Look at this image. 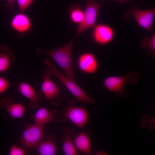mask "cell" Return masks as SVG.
Instances as JSON below:
<instances>
[{
    "label": "cell",
    "mask_w": 155,
    "mask_h": 155,
    "mask_svg": "<svg viewBox=\"0 0 155 155\" xmlns=\"http://www.w3.org/2000/svg\"><path fill=\"white\" fill-rule=\"evenodd\" d=\"M44 62L47 68L41 73L42 78L45 77H51L54 76L57 78L65 87L69 90L71 94L78 101L91 104H94L96 100L90 97L76 83L64 75L54 65L51 60L46 58Z\"/></svg>",
    "instance_id": "1"
},
{
    "label": "cell",
    "mask_w": 155,
    "mask_h": 155,
    "mask_svg": "<svg viewBox=\"0 0 155 155\" xmlns=\"http://www.w3.org/2000/svg\"><path fill=\"white\" fill-rule=\"evenodd\" d=\"M75 37L64 45L56 49L46 51L38 48V55L43 54L50 56L65 72L66 75L71 80L76 82L74 76L72 51Z\"/></svg>",
    "instance_id": "2"
},
{
    "label": "cell",
    "mask_w": 155,
    "mask_h": 155,
    "mask_svg": "<svg viewBox=\"0 0 155 155\" xmlns=\"http://www.w3.org/2000/svg\"><path fill=\"white\" fill-rule=\"evenodd\" d=\"M140 78V74L133 71L122 76H111L104 79L103 87L116 93L117 98L126 96L129 94L128 91L124 90L126 83L136 84Z\"/></svg>",
    "instance_id": "3"
},
{
    "label": "cell",
    "mask_w": 155,
    "mask_h": 155,
    "mask_svg": "<svg viewBox=\"0 0 155 155\" xmlns=\"http://www.w3.org/2000/svg\"><path fill=\"white\" fill-rule=\"evenodd\" d=\"M43 81L41 86V90L49 103L55 106L59 105L63 100L65 94V86L60 82L56 84L50 77L42 78Z\"/></svg>",
    "instance_id": "4"
},
{
    "label": "cell",
    "mask_w": 155,
    "mask_h": 155,
    "mask_svg": "<svg viewBox=\"0 0 155 155\" xmlns=\"http://www.w3.org/2000/svg\"><path fill=\"white\" fill-rule=\"evenodd\" d=\"M44 135L43 126L35 123L27 125L20 139L23 149L28 152L32 148L36 147L42 141Z\"/></svg>",
    "instance_id": "5"
},
{
    "label": "cell",
    "mask_w": 155,
    "mask_h": 155,
    "mask_svg": "<svg viewBox=\"0 0 155 155\" xmlns=\"http://www.w3.org/2000/svg\"><path fill=\"white\" fill-rule=\"evenodd\" d=\"M155 14V9L141 10L137 7L131 8L124 16L126 20H130L133 17L140 26L151 31Z\"/></svg>",
    "instance_id": "6"
},
{
    "label": "cell",
    "mask_w": 155,
    "mask_h": 155,
    "mask_svg": "<svg viewBox=\"0 0 155 155\" xmlns=\"http://www.w3.org/2000/svg\"><path fill=\"white\" fill-rule=\"evenodd\" d=\"M87 3L82 22L79 24L75 38L76 39L84 31L94 28L101 4L93 0H86Z\"/></svg>",
    "instance_id": "7"
},
{
    "label": "cell",
    "mask_w": 155,
    "mask_h": 155,
    "mask_svg": "<svg viewBox=\"0 0 155 155\" xmlns=\"http://www.w3.org/2000/svg\"><path fill=\"white\" fill-rule=\"evenodd\" d=\"M73 103L72 101L69 102L64 111L63 115L77 127L83 129L88 121V112L85 108L75 106Z\"/></svg>",
    "instance_id": "8"
},
{
    "label": "cell",
    "mask_w": 155,
    "mask_h": 155,
    "mask_svg": "<svg viewBox=\"0 0 155 155\" xmlns=\"http://www.w3.org/2000/svg\"><path fill=\"white\" fill-rule=\"evenodd\" d=\"M34 119V123L43 126L51 122L64 123L67 119L57 111H51L46 108L42 107L36 111Z\"/></svg>",
    "instance_id": "9"
},
{
    "label": "cell",
    "mask_w": 155,
    "mask_h": 155,
    "mask_svg": "<svg viewBox=\"0 0 155 155\" xmlns=\"http://www.w3.org/2000/svg\"><path fill=\"white\" fill-rule=\"evenodd\" d=\"M114 32L113 29L105 24L95 25L92 33V38L97 44L105 45L110 42L113 39Z\"/></svg>",
    "instance_id": "10"
},
{
    "label": "cell",
    "mask_w": 155,
    "mask_h": 155,
    "mask_svg": "<svg viewBox=\"0 0 155 155\" xmlns=\"http://www.w3.org/2000/svg\"><path fill=\"white\" fill-rule=\"evenodd\" d=\"M77 64L80 70L88 74L95 73L98 68V63L94 55L90 52H86L79 57Z\"/></svg>",
    "instance_id": "11"
},
{
    "label": "cell",
    "mask_w": 155,
    "mask_h": 155,
    "mask_svg": "<svg viewBox=\"0 0 155 155\" xmlns=\"http://www.w3.org/2000/svg\"><path fill=\"white\" fill-rule=\"evenodd\" d=\"M11 27L20 34H23L30 31L32 24L30 18L23 12L15 14L11 19Z\"/></svg>",
    "instance_id": "12"
},
{
    "label": "cell",
    "mask_w": 155,
    "mask_h": 155,
    "mask_svg": "<svg viewBox=\"0 0 155 155\" xmlns=\"http://www.w3.org/2000/svg\"><path fill=\"white\" fill-rule=\"evenodd\" d=\"M18 90L19 92L30 101L29 106L32 108L39 107L42 100V94L37 92L29 84L21 82L18 85Z\"/></svg>",
    "instance_id": "13"
},
{
    "label": "cell",
    "mask_w": 155,
    "mask_h": 155,
    "mask_svg": "<svg viewBox=\"0 0 155 155\" xmlns=\"http://www.w3.org/2000/svg\"><path fill=\"white\" fill-rule=\"evenodd\" d=\"M0 108L5 110L12 119L22 118L25 111V106L22 104L14 103L12 100L8 98L0 100Z\"/></svg>",
    "instance_id": "14"
},
{
    "label": "cell",
    "mask_w": 155,
    "mask_h": 155,
    "mask_svg": "<svg viewBox=\"0 0 155 155\" xmlns=\"http://www.w3.org/2000/svg\"><path fill=\"white\" fill-rule=\"evenodd\" d=\"M73 131L71 128H65L63 129L61 140L62 144L63 150L66 155L78 154L77 150L73 138Z\"/></svg>",
    "instance_id": "15"
},
{
    "label": "cell",
    "mask_w": 155,
    "mask_h": 155,
    "mask_svg": "<svg viewBox=\"0 0 155 155\" xmlns=\"http://www.w3.org/2000/svg\"><path fill=\"white\" fill-rule=\"evenodd\" d=\"M16 59L11 50L6 45H0V72L8 70Z\"/></svg>",
    "instance_id": "16"
},
{
    "label": "cell",
    "mask_w": 155,
    "mask_h": 155,
    "mask_svg": "<svg viewBox=\"0 0 155 155\" xmlns=\"http://www.w3.org/2000/svg\"><path fill=\"white\" fill-rule=\"evenodd\" d=\"M76 148L81 153L89 154L91 152L90 140L88 134L82 132L77 135L73 139Z\"/></svg>",
    "instance_id": "17"
},
{
    "label": "cell",
    "mask_w": 155,
    "mask_h": 155,
    "mask_svg": "<svg viewBox=\"0 0 155 155\" xmlns=\"http://www.w3.org/2000/svg\"><path fill=\"white\" fill-rule=\"evenodd\" d=\"M36 147L37 151L40 155H55L57 151L55 143L50 140L41 141Z\"/></svg>",
    "instance_id": "18"
},
{
    "label": "cell",
    "mask_w": 155,
    "mask_h": 155,
    "mask_svg": "<svg viewBox=\"0 0 155 155\" xmlns=\"http://www.w3.org/2000/svg\"><path fill=\"white\" fill-rule=\"evenodd\" d=\"M68 12L70 18L73 22L79 24L82 22L84 18V12L79 5H72L69 8Z\"/></svg>",
    "instance_id": "19"
},
{
    "label": "cell",
    "mask_w": 155,
    "mask_h": 155,
    "mask_svg": "<svg viewBox=\"0 0 155 155\" xmlns=\"http://www.w3.org/2000/svg\"><path fill=\"white\" fill-rule=\"evenodd\" d=\"M140 45L143 49H147L148 55L151 54L154 57L155 53V35L153 34L150 38L146 37L143 38L140 42Z\"/></svg>",
    "instance_id": "20"
},
{
    "label": "cell",
    "mask_w": 155,
    "mask_h": 155,
    "mask_svg": "<svg viewBox=\"0 0 155 155\" xmlns=\"http://www.w3.org/2000/svg\"><path fill=\"white\" fill-rule=\"evenodd\" d=\"M34 0H17L19 9L24 13Z\"/></svg>",
    "instance_id": "21"
},
{
    "label": "cell",
    "mask_w": 155,
    "mask_h": 155,
    "mask_svg": "<svg viewBox=\"0 0 155 155\" xmlns=\"http://www.w3.org/2000/svg\"><path fill=\"white\" fill-rule=\"evenodd\" d=\"M25 151L22 148L16 145L12 146L10 148L9 154L10 155H24Z\"/></svg>",
    "instance_id": "22"
},
{
    "label": "cell",
    "mask_w": 155,
    "mask_h": 155,
    "mask_svg": "<svg viewBox=\"0 0 155 155\" xmlns=\"http://www.w3.org/2000/svg\"><path fill=\"white\" fill-rule=\"evenodd\" d=\"M9 86L8 81L4 78L0 76V94L3 93Z\"/></svg>",
    "instance_id": "23"
},
{
    "label": "cell",
    "mask_w": 155,
    "mask_h": 155,
    "mask_svg": "<svg viewBox=\"0 0 155 155\" xmlns=\"http://www.w3.org/2000/svg\"><path fill=\"white\" fill-rule=\"evenodd\" d=\"M6 0L7 2V3L5 5V8L10 11H13L14 8V3L17 0Z\"/></svg>",
    "instance_id": "24"
},
{
    "label": "cell",
    "mask_w": 155,
    "mask_h": 155,
    "mask_svg": "<svg viewBox=\"0 0 155 155\" xmlns=\"http://www.w3.org/2000/svg\"><path fill=\"white\" fill-rule=\"evenodd\" d=\"M102 1L112 0L118 2L119 3H125L128 2L131 0H102Z\"/></svg>",
    "instance_id": "25"
},
{
    "label": "cell",
    "mask_w": 155,
    "mask_h": 155,
    "mask_svg": "<svg viewBox=\"0 0 155 155\" xmlns=\"http://www.w3.org/2000/svg\"><path fill=\"white\" fill-rule=\"evenodd\" d=\"M98 155H104V154H105V153H104V152H98L96 153Z\"/></svg>",
    "instance_id": "26"
}]
</instances>
